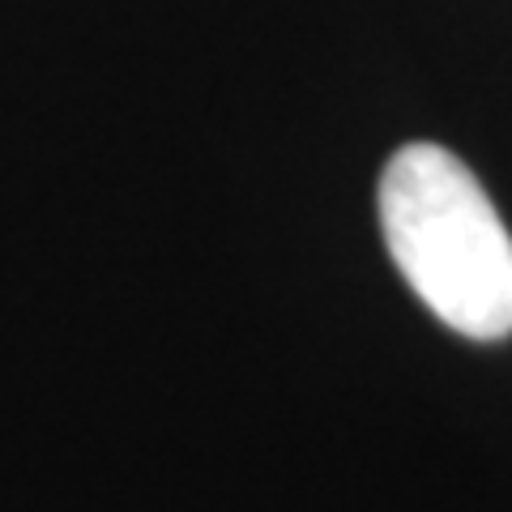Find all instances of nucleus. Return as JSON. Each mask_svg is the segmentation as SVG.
<instances>
[{"label":"nucleus","instance_id":"1","mask_svg":"<svg viewBox=\"0 0 512 512\" xmlns=\"http://www.w3.org/2000/svg\"><path fill=\"white\" fill-rule=\"evenodd\" d=\"M380 231L431 316L474 342L512 333V235L453 150L414 141L380 175Z\"/></svg>","mask_w":512,"mask_h":512}]
</instances>
